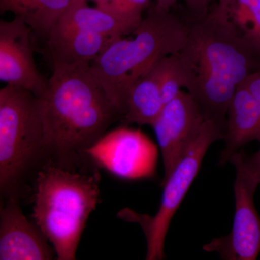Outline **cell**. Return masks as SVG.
I'll list each match as a JSON object with an SVG mask.
<instances>
[{"label":"cell","mask_w":260,"mask_h":260,"mask_svg":"<svg viewBox=\"0 0 260 260\" xmlns=\"http://www.w3.org/2000/svg\"><path fill=\"white\" fill-rule=\"evenodd\" d=\"M85 155L116 177L138 180L154 177L158 150L141 130L121 126L107 132Z\"/></svg>","instance_id":"cell-8"},{"label":"cell","mask_w":260,"mask_h":260,"mask_svg":"<svg viewBox=\"0 0 260 260\" xmlns=\"http://www.w3.org/2000/svg\"><path fill=\"white\" fill-rule=\"evenodd\" d=\"M205 119L190 94L181 90L165 104L153 124L164 167L162 184L198 136Z\"/></svg>","instance_id":"cell-9"},{"label":"cell","mask_w":260,"mask_h":260,"mask_svg":"<svg viewBox=\"0 0 260 260\" xmlns=\"http://www.w3.org/2000/svg\"><path fill=\"white\" fill-rule=\"evenodd\" d=\"M260 139V106L244 84L238 87L227 113L225 147L220 157L225 165L252 140Z\"/></svg>","instance_id":"cell-12"},{"label":"cell","mask_w":260,"mask_h":260,"mask_svg":"<svg viewBox=\"0 0 260 260\" xmlns=\"http://www.w3.org/2000/svg\"><path fill=\"white\" fill-rule=\"evenodd\" d=\"M48 162L39 98L20 87L5 85L0 90L2 195L19 199L29 176Z\"/></svg>","instance_id":"cell-5"},{"label":"cell","mask_w":260,"mask_h":260,"mask_svg":"<svg viewBox=\"0 0 260 260\" xmlns=\"http://www.w3.org/2000/svg\"><path fill=\"white\" fill-rule=\"evenodd\" d=\"M242 84L250 91L260 106V70L248 76Z\"/></svg>","instance_id":"cell-20"},{"label":"cell","mask_w":260,"mask_h":260,"mask_svg":"<svg viewBox=\"0 0 260 260\" xmlns=\"http://www.w3.org/2000/svg\"><path fill=\"white\" fill-rule=\"evenodd\" d=\"M49 162L78 169L85 152L121 116L90 64H54L39 98Z\"/></svg>","instance_id":"cell-1"},{"label":"cell","mask_w":260,"mask_h":260,"mask_svg":"<svg viewBox=\"0 0 260 260\" xmlns=\"http://www.w3.org/2000/svg\"><path fill=\"white\" fill-rule=\"evenodd\" d=\"M236 169L235 213L232 231L203 246L225 260H255L260 253V218L254 203L260 184V153L247 155L240 150L230 158Z\"/></svg>","instance_id":"cell-7"},{"label":"cell","mask_w":260,"mask_h":260,"mask_svg":"<svg viewBox=\"0 0 260 260\" xmlns=\"http://www.w3.org/2000/svg\"><path fill=\"white\" fill-rule=\"evenodd\" d=\"M116 38L55 25L48 35L54 64H90Z\"/></svg>","instance_id":"cell-13"},{"label":"cell","mask_w":260,"mask_h":260,"mask_svg":"<svg viewBox=\"0 0 260 260\" xmlns=\"http://www.w3.org/2000/svg\"><path fill=\"white\" fill-rule=\"evenodd\" d=\"M78 170L48 162L36 175L32 217L58 260L76 259L85 224L99 203V173Z\"/></svg>","instance_id":"cell-4"},{"label":"cell","mask_w":260,"mask_h":260,"mask_svg":"<svg viewBox=\"0 0 260 260\" xmlns=\"http://www.w3.org/2000/svg\"><path fill=\"white\" fill-rule=\"evenodd\" d=\"M71 0H0L1 13L18 17L41 37L47 38Z\"/></svg>","instance_id":"cell-17"},{"label":"cell","mask_w":260,"mask_h":260,"mask_svg":"<svg viewBox=\"0 0 260 260\" xmlns=\"http://www.w3.org/2000/svg\"><path fill=\"white\" fill-rule=\"evenodd\" d=\"M189 31L180 19L155 4L133 32L134 37L114 39L90 64L121 119L132 85L162 58L179 53Z\"/></svg>","instance_id":"cell-3"},{"label":"cell","mask_w":260,"mask_h":260,"mask_svg":"<svg viewBox=\"0 0 260 260\" xmlns=\"http://www.w3.org/2000/svg\"><path fill=\"white\" fill-rule=\"evenodd\" d=\"M177 55L184 88L205 120L215 121L225 131L228 110L238 87L260 70V51L206 14L189 26Z\"/></svg>","instance_id":"cell-2"},{"label":"cell","mask_w":260,"mask_h":260,"mask_svg":"<svg viewBox=\"0 0 260 260\" xmlns=\"http://www.w3.org/2000/svg\"><path fill=\"white\" fill-rule=\"evenodd\" d=\"M37 224L24 215L18 198H7L0 211V259L51 260L55 251Z\"/></svg>","instance_id":"cell-11"},{"label":"cell","mask_w":260,"mask_h":260,"mask_svg":"<svg viewBox=\"0 0 260 260\" xmlns=\"http://www.w3.org/2000/svg\"><path fill=\"white\" fill-rule=\"evenodd\" d=\"M225 131L212 120L205 121L201 131L186 150L164 186L161 202L158 212L153 215H142L124 209L118 213L119 218L140 224L147 241V260L165 258L164 244L169 225L194 180L208 148L214 142L225 140Z\"/></svg>","instance_id":"cell-6"},{"label":"cell","mask_w":260,"mask_h":260,"mask_svg":"<svg viewBox=\"0 0 260 260\" xmlns=\"http://www.w3.org/2000/svg\"><path fill=\"white\" fill-rule=\"evenodd\" d=\"M32 31L18 17L10 21H0V80L39 98L45 92L48 81L40 74L34 61Z\"/></svg>","instance_id":"cell-10"},{"label":"cell","mask_w":260,"mask_h":260,"mask_svg":"<svg viewBox=\"0 0 260 260\" xmlns=\"http://www.w3.org/2000/svg\"><path fill=\"white\" fill-rule=\"evenodd\" d=\"M214 0H184L188 9L199 18L207 14L208 6Z\"/></svg>","instance_id":"cell-21"},{"label":"cell","mask_w":260,"mask_h":260,"mask_svg":"<svg viewBox=\"0 0 260 260\" xmlns=\"http://www.w3.org/2000/svg\"><path fill=\"white\" fill-rule=\"evenodd\" d=\"M155 5L158 8L167 11H170L171 8L175 5L177 0H155Z\"/></svg>","instance_id":"cell-22"},{"label":"cell","mask_w":260,"mask_h":260,"mask_svg":"<svg viewBox=\"0 0 260 260\" xmlns=\"http://www.w3.org/2000/svg\"><path fill=\"white\" fill-rule=\"evenodd\" d=\"M153 66L129 89L126 113L121 119L125 125L151 126L165 105Z\"/></svg>","instance_id":"cell-16"},{"label":"cell","mask_w":260,"mask_h":260,"mask_svg":"<svg viewBox=\"0 0 260 260\" xmlns=\"http://www.w3.org/2000/svg\"><path fill=\"white\" fill-rule=\"evenodd\" d=\"M140 23L102 8L89 7L87 1L72 2L56 25L110 38L133 34Z\"/></svg>","instance_id":"cell-14"},{"label":"cell","mask_w":260,"mask_h":260,"mask_svg":"<svg viewBox=\"0 0 260 260\" xmlns=\"http://www.w3.org/2000/svg\"><path fill=\"white\" fill-rule=\"evenodd\" d=\"M259 144H260V139L259 140ZM259 153H260V148H259Z\"/></svg>","instance_id":"cell-23"},{"label":"cell","mask_w":260,"mask_h":260,"mask_svg":"<svg viewBox=\"0 0 260 260\" xmlns=\"http://www.w3.org/2000/svg\"><path fill=\"white\" fill-rule=\"evenodd\" d=\"M165 104L177 96L184 88V78L177 54L162 58L153 66Z\"/></svg>","instance_id":"cell-18"},{"label":"cell","mask_w":260,"mask_h":260,"mask_svg":"<svg viewBox=\"0 0 260 260\" xmlns=\"http://www.w3.org/2000/svg\"><path fill=\"white\" fill-rule=\"evenodd\" d=\"M208 15L228 31L260 51V0H218Z\"/></svg>","instance_id":"cell-15"},{"label":"cell","mask_w":260,"mask_h":260,"mask_svg":"<svg viewBox=\"0 0 260 260\" xmlns=\"http://www.w3.org/2000/svg\"><path fill=\"white\" fill-rule=\"evenodd\" d=\"M150 0H103L98 8L112 12L135 23H140L143 11Z\"/></svg>","instance_id":"cell-19"}]
</instances>
